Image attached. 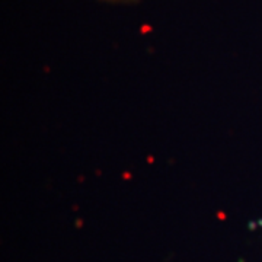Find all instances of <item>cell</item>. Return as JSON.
Listing matches in <instances>:
<instances>
[{
  "label": "cell",
  "mask_w": 262,
  "mask_h": 262,
  "mask_svg": "<svg viewBox=\"0 0 262 262\" xmlns=\"http://www.w3.org/2000/svg\"><path fill=\"white\" fill-rule=\"evenodd\" d=\"M105 2H114V3H133L137 0H105Z\"/></svg>",
  "instance_id": "1"
}]
</instances>
